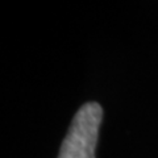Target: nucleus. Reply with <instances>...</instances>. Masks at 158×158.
Masks as SVG:
<instances>
[{"instance_id":"obj_1","label":"nucleus","mask_w":158,"mask_h":158,"mask_svg":"<svg viewBox=\"0 0 158 158\" xmlns=\"http://www.w3.org/2000/svg\"><path fill=\"white\" fill-rule=\"evenodd\" d=\"M102 118L103 108L99 103L83 104L77 111L62 141L58 158H95Z\"/></svg>"}]
</instances>
